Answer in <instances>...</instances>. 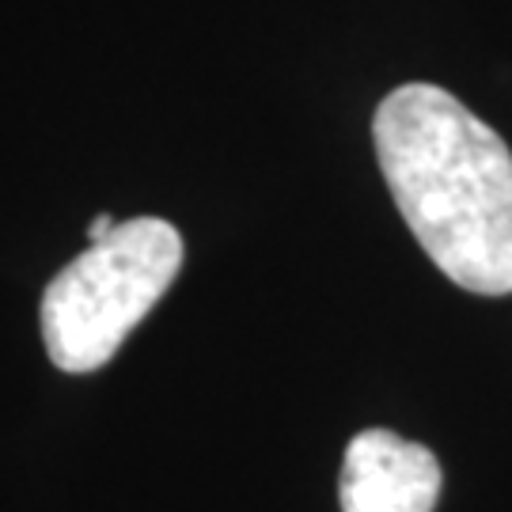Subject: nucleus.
<instances>
[{
    "label": "nucleus",
    "instance_id": "7ed1b4c3",
    "mask_svg": "<svg viewBox=\"0 0 512 512\" xmlns=\"http://www.w3.org/2000/svg\"><path fill=\"white\" fill-rule=\"evenodd\" d=\"M342 512H433L440 497L437 456L391 429L349 440L338 482Z\"/></svg>",
    "mask_w": 512,
    "mask_h": 512
},
{
    "label": "nucleus",
    "instance_id": "20e7f679",
    "mask_svg": "<svg viewBox=\"0 0 512 512\" xmlns=\"http://www.w3.org/2000/svg\"><path fill=\"white\" fill-rule=\"evenodd\" d=\"M114 228H118V220L110 217V213H99V217L88 224V243H103V239H107Z\"/></svg>",
    "mask_w": 512,
    "mask_h": 512
},
{
    "label": "nucleus",
    "instance_id": "f257e3e1",
    "mask_svg": "<svg viewBox=\"0 0 512 512\" xmlns=\"http://www.w3.org/2000/svg\"><path fill=\"white\" fill-rule=\"evenodd\" d=\"M387 190L421 251L459 289L512 293V152L437 84H403L372 118Z\"/></svg>",
    "mask_w": 512,
    "mask_h": 512
},
{
    "label": "nucleus",
    "instance_id": "f03ea898",
    "mask_svg": "<svg viewBox=\"0 0 512 512\" xmlns=\"http://www.w3.org/2000/svg\"><path fill=\"white\" fill-rule=\"evenodd\" d=\"M183 236L164 217L122 220L42 293V342L61 372H95L160 304L183 270Z\"/></svg>",
    "mask_w": 512,
    "mask_h": 512
}]
</instances>
